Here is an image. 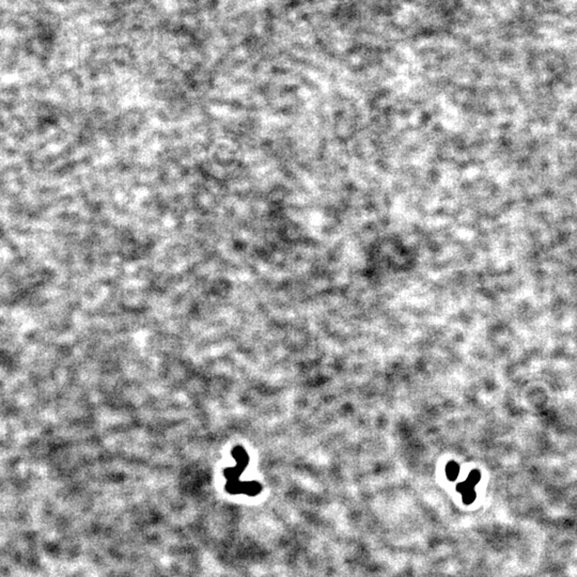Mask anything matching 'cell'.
Masks as SVG:
<instances>
[{"label":"cell","instance_id":"cell-1","mask_svg":"<svg viewBox=\"0 0 577 577\" xmlns=\"http://www.w3.org/2000/svg\"><path fill=\"white\" fill-rule=\"evenodd\" d=\"M479 480L480 473L477 472V470H475V472H472V474L469 475L466 482H462L457 488L460 493L463 494L464 504L470 505L473 504L474 500L476 499V493L474 491V488L475 485L479 482Z\"/></svg>","mask_w":577,"mask_h":577},{"label":"cell","instance_id":"cell-2","mask_svg":"<svg viewBox=\"0 0 577 577\" xmlns=\"http://www.w3.org/2000/svg\"><path fill=\"white\" fill-rule=\"evenodd\" d=\"M458 475H459V465H457L454 462H451L450 464H448V466H447L448 478L450 480H454L458 477Z\"/></svg>","mask_w":577,"mask_h":577}]
</instances>
